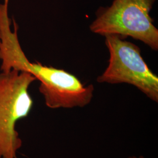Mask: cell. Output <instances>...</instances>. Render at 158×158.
Returning <instances> with one entry per match:
<instances>
[{
	"label": "cell",
	"mask_w": 158,
	"mask_h": 158,
	"mask_svg": "<svg viewBox=\"0 0 158 158\" xmlns=\"http://www.w3.org/2000/svg\"><path fill=\"white\" fill-rule=\"evenodd\" d=\"M36 80L26 72L11 70L0 74V158H18L23 142L16 125L32 108L28 90Z\"/></svg>",
	"instance_id": "1"
},
{
	"label": "cell",
	"mask_w": 158,
	"mask_h": 158,
	"mask_svg": "<svg viewBox=\"0 0 158 158\" xmlns=\"http://www.w3.org/2000/svg\"><path fill=\"white\" fill-rule=\"evenodd\" d=\"M155 1L114 0L110 6L99 9L90 29L104 36H130L158 51V30L150 15Z\"/></svg>",
	"instance_id": "2"
},
{
	"label": "cell",
	"mask_w": 158,
	"mask_h": 158,
	"mask_svg": "<svg viewBox=\"0 0 158 158\" xmlns=\"http://www.w3.org/2000/svg\"><path fill=\"white\" fill-rule=\"evenodd\" d=\"M110 52L109 63L97 78L98 83H127L138 88L155 102H158V77L148 66L140 49L119 36H105Z\"/></svg>",
	"instance_id": "3"
},
{
	"label": "cell",
	"mask_w": 158,
	"mask_h": 158,
	"mask_svg": "<svg viewBox=\"0 0 158 158\" xmlns=\"http://www.w3.org/2000/svg\"><path fill=\"white\" fill-rule=\"evenodd\" d=\"M17 69L31 74L40 81L39 90L48 107H83L93 98V85L85 86L75 76L62 69L30 62L27 57L19 60Z\"/></svg>",
	"instance_id": "4"
},
{
	"label": "cell",
	"mask_w": 158,
	"mask_h": 158,
	"mask_svg": "<svg viewBox=\"0 0 158 158\" xmlns=\"http://www.w3.org/2000/svg\"><path fill=\"white\" fill-rule=\"evenodd\" d=\"M144 158L143 157H142V156H140V157H136V156H132V157H131V158Z\"/></svg>",
	"instance_id": "5"
}]
</instances>
